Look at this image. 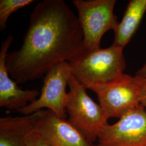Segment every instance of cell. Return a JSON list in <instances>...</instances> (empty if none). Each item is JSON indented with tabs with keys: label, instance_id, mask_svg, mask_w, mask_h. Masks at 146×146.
<instances>
[{
	"label": "cell",
	"instance_id": "cell-1",
	"mask_svg": "<svg viewBox=\"0 0 146 146\" xmlns=\"http://www.w3.org/2000/svg\"><path fill=\"white\" fill-rule=\"evenodd\" d=\"M86 52L78 17L64 1L45 0L31 13L21 48L8 53L5 62L11 78L25 84Z\"/></svg>",
	"mask_w": 146,
	"mask_h": 146
},
{
	"label": "cell",
	"instance_id": "cell-2",
	"mask_svg": "<svg viewBox=\"0 0 146 146\" xmlns=\"http://www.w3.org/2000/svg\"><path fill=\"white\" fill-rule=\"evenodd\" d=\"M123 50L111 45L86 51L69 62L72 75L85 88L91 90L110 84L125 74L126 63Z\"/></svg>",
	"mask_w": 146,
	"mask_h": 146
},
{
	"label": "cell",
	"instance_id": "cell-3",
	"mask_svg": "<svg viewBox=\"0 0 146 146\" xmlns=\"http://www.w3.org/2000/svg\"><path fill=\"white\" fill-rule=\"evenodd\" d=\"M69 92L66 106L68 122L93 145L107 125L108 118L99 104L87 93L86 90L72 75L68 81Z\"/></svg>",
	"mask_w": 146,
	"mask_h": 146
},
{
	"label": "cell",
	"instance_id": "cell-4",
	"mask_svg": "<svg viewBox=\"0 0 146 146\" xmlns=\"http://www.w3.org/2000/svg\"><path fill=\"white\" fill-rule=\"evenodd\" d=\"M84 35L86 51L100 48L102 36L118 24L114 14L115 0H74Z\"/></svg>",
	"mask_w": 146,
	"mask_h": 146
},
{
	"label": "cell",
	"instance_id": "cell-5",
	"mask_svg": "<svg viewBox=\"0 0 146 146\" xmlns=\"http://www.w3.org/2000/svg\"><path fill=\"white\" fill-rule=\"evenodd\" d=\"M72 75V69L68 62H62L55 66L43 77V84L36 100L18 112L28 115L47 108L59 118L67 120L66 106L68 96L66 86Z\"/></svg>",
	"mask_w": 146,
	"mask_h": 146
},
{
	"label": "cell",
	"instance_id": "cell-6",
	"mask_svg": "<svg viewBox=\"0 0 146 146\" xmlns=\"http://www.w3.org/2000/svg\"><path fill=\"white\" fill-rule=\"evenodd\" d=\"M108 119L119 118L140 106V89L135 76L123 74L110 84L92 90Z\"/></svg>",
	"mask_w": 146,
	"mask_h": 146
},
{
	"label": "cell",
	"instance_id": "cell-7",
	"mask_svg": "<svg viewBox=\"0 0 146 146\" xmlns=\"http://www.w3.org/2000/svg\"><path fill=\"white\" fill-rule=\"evenodd\" d=\"M96 142L93 146H146V108L140 105L106 125Z\"/></svg>",
	"mask_w": 146,
	"mask_h": 146
},
{
	"label": "cell",
	"instance_id": "cell-8",
	"mask_svg": "<svg viewBox=\"0 0 146 146\" xmlns=\"http://www.w3.org/2000/svg\"><path fill=\"white\" fill-rule=\"evenodd\" d=\"M14 37L9 35L3 41L0 50V107L19 111L36 100L40 93L36 89L22 90L9 78L5 59Z\"/></svg>",
	"mask_w": 146,
	"mask_h": 146
},
{
	"label": "cell",
	"instance_id": "cell-9",
	"mask_svg": "<svg viewBox=\"0 0 146 146\" xmlns=\"http://www.w3.org/2000/svg\"><path fill=\"white\" fill-rule=\"evenodd\" d=\"M35 131L52 146H93L67 120L42 110Z\"/></svg>",
	"mask_w": 146,
	"mask_h": 146
},
{
	"label": "cell",
	"instance_id": "cell-10",
	"mask_svg": "<svg viewBox=\"0 0 146 146\" xmlns=\"http://www.w3.org/2000/svg\"><path fill=\"white\" fill-rule=\"evenodd\" d=\"M42 110L30 115L0 118V146H26L27 136L35 131Z\"/></svg>",
	"mask_w": 146,
	"mask_h": 146
},
{
	"label": "cell",
	"instance_id": "cell-11",
	"mask_svg": "<svg viewBox=\"0 0 146 146\" xmlns=\"http://www.w3.org/2000/svg\"><path fill=\"white\" fill-rule=\"evenodd\" d=\"M146 12V0H131L114 31L112 45L124 49L138 29Z\"/></svg>",
	"mask_w": 146,
	"mask_h": 146
},
{
	"label": "cell",
	"instance_id": "cell-12",
	"mask_svg": "<svg viewBox=\"0 0 146 146\" xmlns=\"http://www.w3.org/2000/svg\"><path fill=\"white\" fill-rule=\"evenodd\" d=\"M33 0H1L0 1V30L3 31L7 27L9 17L14 12L29 5Z\"/></svg>",
	"mask_w": 146,
	"mask_h": 146
},
{
	"label": "cell",
	"instance_id": "cell-13",
	"mask_svg": "<svg viewBox=\"0 0 146 146\" xmlns=\"http://www.w3.org/2000/svg\"><path fill=\"white\" fill-rule=\"evenodd\" d=\"M26 146H52L45 141L35 131L27 136Z\"/></svg>",
	"mask_w": 146,
	"mask_h": 146
},
{
	"label": "cell",
	"instance_id": "cell-14",
	"mask_svg": "<svg viewBox=\"0 0 146 146\" xmlns=\"http://www.w3.org/2000/svg\"><path fill=\"white\" fill-rule=\"evenodd\" d=\"M136 78L140 89V104L142 106L146 108V78H138L134 76Z\"/></svg>",
	"mask_w": 146,
	"mask_h": 146
},
{
	"label": "cell",
	"instance_id": "cell-15",
	"mask_svg": "<svg viewBox=\"0 0 146 146\" xmlns=\"http://www.w3.org/2000/svg\"><path fill=\"white\" fill-rule=\"evenodd\" d=\"M135 76L136 77L141 78H146V63L141 69H140L136 73Z\"/></svg>",
	"mask_w": 146,
	"mask_h": 146
}]
</instances>
